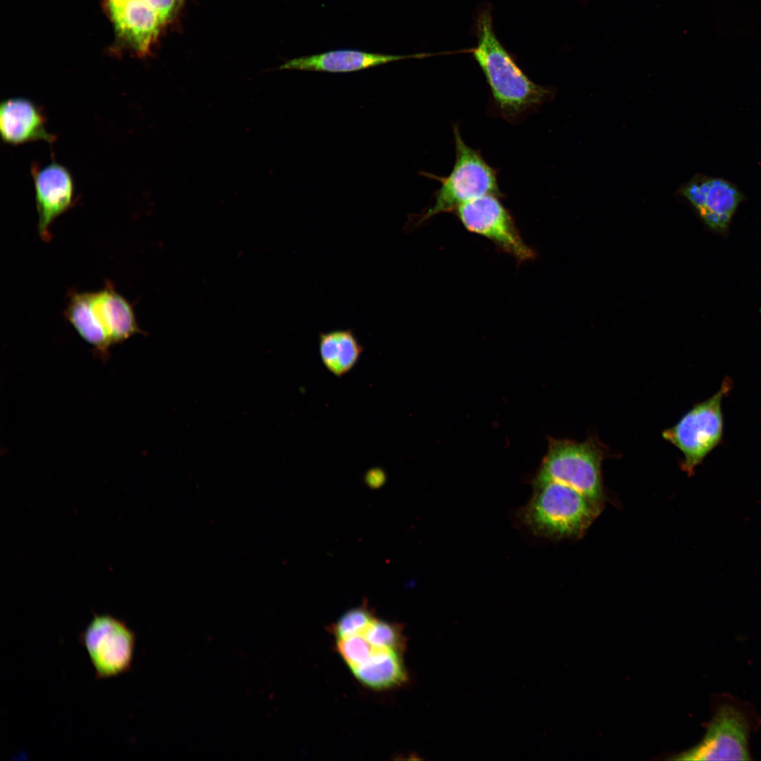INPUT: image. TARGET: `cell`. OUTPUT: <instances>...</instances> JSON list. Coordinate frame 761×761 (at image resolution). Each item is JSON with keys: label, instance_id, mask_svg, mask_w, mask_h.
I'll return each mask as SVG.
<instances>
[{"label": "cell", "instance_id": "obj_18", "mask_svg": "<svg viewBox=\"0 0 761 761\" xmlns=\"http://www.w3.org/2000/svg\"><path fill=\"white\" fill-rule=\"evenodd\" d=\"M360 634L376 648L402 653L406 648L405 637L400 626L384 620L375 618Z\"/></svg>", "mask_w": 761, "mask_h": 761}, {"label": "cell", "instance_id": "obj_4", "mask_svg": "<svg viewBox=\"0 0 761 761\" xmlns=\"http://www.w3.org/2000/svg\"><path fill=\"white\" fill-rule=\"evenodd\" d=\"M602 459V450L592 438L581 443L552 439L536 485L550 481L564 483L605 504Z\"/></svg>", "mask_w": 761, "mask_h": 761}, {"label": "cell", "instance_id": "obj_13", "mask_svg": "<svg viewBox=\"0 0 761 761\" xmlns=\"http://www.w3.org/2000/svg\"><path fill=\"white\" fill-rule=\"evenodd\" d=\"M111 16L119 35L139 54H147L162 25L157 13L144 0H128Z\"/></svg>", "mask_w": 761, "mask_h": 761}, {"label": "cell", "instance_id": "obj_11", "mask_svg": "<svg viewBox=\"0 0 761 761\" xmlns=\"http://www.w3.org/2000/svg\"><path fill=\"white\" fill-rule=\"evenodd\" d=\"M0 132L3 142L13 145L37 140L52 143L56 140V136L47 130L46 119L39 108L23 97L1 101Z\"/></svg>", "mask_w": 761, "mask_h": 761}, {"label": "cell", "instance_id": "obj_23", "mask_svg": "<svg viewBox=\"0 0 761 761\" xmlns=\"http://www.w3.org/2000/svg\"><path fill=\"white\" fill-rule=\"evenodd\" d=\"M128 0H106L110 14L120 9Z\"/></svg>", "mask_w": 761, "mask_h": 761}, {"label": "cell", "instance_id": "obj_6", "mask_svg": "<svg viewBox=\"0 0 761 761\" xmlns=\"http://www.w3.org/2000/svg\"><path fill=\"white\" fill-rule=\"evenodd\" d=\"M78 638L97 679L111 678L130 670L136 635L124 621L110 614H94Z\"/></svg>", "mask_w": 761, "mask_h": 761}, {"label": "cell", "instance_id": "obj_17", "mask_svg": "<svg viewBox=\"0 0 761 761\" xmlns=\"http://www.w3.org/2000/svg\"><path fill=\"white\" fill-rule=\"evenodd\" d=\"M318 350L327 370L341 377L356 365L363 347L352 330L336 329L319 334Z\"/></svg>", "mask_w": 761, "mask_h": 761}, {"label": "cell", "instance_id": "obj_5", "mask_svg": "<svg viewBox=\"0 0 761 761\" xmlns=\"http://www.w3.org/2000/svg\"><path fill=\"white\" fill-rule=\"evenodd\" d=\"M730 385L726 379L715 394L695 405L674 426L662 433L664 439L682 452L681 468L688 475L721 441L722 402Z\"/></svg>", "mask_w": 761, "mask_h": 761}, {"label": "cell", "instance_id": "obj_21", "mask_svg": "<svg viewBox=\"0 0 761 761\" xmlns=\"http://www.w3.org/2000/svg\"><path fill=\"white\" fill-rule=\"evenodd\" d=\"M157 13L161 25L170 20L183 0H144Z\"/></svg>", "mask_w": 761, "mask_h": 761}, {"label": "cell", "instance_id": "obj_22", "mask_svg": "<svg viewBox=\"0 0 761 761\" xmlns=\"http://www.w3.org/2000/svg\"><path fill=\"white\" fill-rule=\"evenodd\" d=\"M385 480V475L383 470L380 469H372L369 470L365 476V481L367 485L372 488H377L384 483Z\"/></svg>", "mask_w": 761, "mask_h": 761}, {"label": "cell", "instance_id": "obj_20", "mask_svg": "<svg viewBox=\"0 0 761 761\" xmlns=\"http://www.w3.org/2000/svg\"><path fill=\"white\" fill-rule=\"evenodd\" d=\"M375 618L372 612L366 607L350 609L334 624L333 633L337 639L360 634Z\"/></svg>", "mask_w": 761, "mask_h": 761}, {"label": "cell", "instance_id": "obj_7", "mask_svg": "<svg viewBox=\"0 0 761 761\" xmlns=\"http://www.w3.org/2000/svg\"><path fill=\"white\" fill-rule=\"evenodd\" d=\"M495 194H486L460 205L454 212L469 232L484 237L519 262L535 258L511 214Z\"/></svg>", "mask_w": 761, "mask_h": 761}, {"label": "cell", "instance_id": "obj_10", "mask_svg": "<svg viewBox=\"0 0 761 761\" xmlns=\"http://www.w3.org/2000/svg\"><path fill=\"white\" fill-rule=\"evenodd\" d=\"M35 202L38 214V233L45 242L51 240L54 221L73 205L74 182L69 171L58 163L41 168H32Z\"/></svg>", "mask_w": 761, "mask_h": 761}, {"label": "cell", "instance_id": "obj_2", "mask_svg": "<svg viewBox=\"0 0 761 761\" xmlns=\"http://www.w3.org/2000/svg\"><path fill=\"white\" fill-rule=\"evenodd\" d=\"M536 495L524 510L526 521L555 538H579L602 512L604 505L579 490L559 482L536 484Z\"/></svg>", "mask_w": 761, "mask_h": 761}, {"label": "cell", "instance_id": "obj_1", "mask_svg": "<svg viewBox=\"0 0 761 761\" xmlns=\"http://www.w3.org/2000/svg\"><path fill=\"white\" fill-rule=\"evenodd\" d=\"M476 32L477 44L471 52L485 76L493 104L503 118L516 121L550 97L551 90L533 82L498 40L489 8L479 13Z\"/></svg>", "mask_w": 761, "mask_h": 761}, {"label": "cell", "instance_id": "obj_9", "mask_svg": "<svg viewBox=\"0 0 761 761\" xmlns=\"http://www.w3.org/2000/svg\"><path fill=\"white\" fill-rule=\"evenodd\" d=\"M682 196L711 231L726 235L744 194L723 178L697 175L681 189Z\"/></svg>", "mask_w": 761, "mask_h": 761}, {"label": "cell", "instance_id": "obj_14", "mask_svg": "<svg viewBox=\"0 0 761 761\" xmlns=\"http://www.w3.org/2000/svg\"><path fill=\"white\" fill-rule=\"evenodd\" d=\"M92 300L99 320L113 344L122 343L137 333H142L132 305L109 283L92 292Z\"/></svg>", "mask_w": 761, "mask_h": 761}, {"label": "cell", "instance_id": "obj_16", "mask_svg": "<svg viewBox=\"0 0 761 761\" xmlns=\"http://www.w3.org/2000/svg\"><path fill=\"white\" fill-rule=\"evenodd\" d=\"M363 685L375 690H386L407 682L409 676L402 653L381 649L364 664L350 669Z\"/></svg>", "mask_w": 761, "mask_h": 761}, {"label": "cell", "instance_id": "obj_19", "mask_svg": "<svg viewBox=\"0 0 761 761\" xmlns=\"http://www.w3.org/2000/svg\"><path fill=\"white\" fill-rule=\"evenodd\" d=\"M337 648L349 669L364 664L381 649L371 645L361 634L337 639Z\"/></svg>", "mask_w": 761, "mask_h": 761}, {"label": "cell", "instance_id": "obj_12", "mask_svg": "<svg viewBox=\"0 0 761 761\" xmlns=\"http://www.w3.org/2000/svg\"><path fill=\"white\" fill-rule=\"evenodd\" d=\"M427 54L392 55L369 53L355 49H338L319 54L302 56L286 61L278 68L347 73L357 71L381 64L410 58H422Z\"/></svg>", "mask_w": 761, "mask_h": 761}, {"label": "cell", "instance_id": "obj_15", "mask_svg": "<svg viewBox=\"0 0 761 761\" xmlns=\"http://www.w3.org/2000/svg\"><path fill=\"white\" fill-rule=\"evenodd\" d=\"M65 316L80 337L92 347L96 355L106 360L113 344L96 314L92 293H72Z\"/></svg>", "mask_w": 761, "mask_h": 761}, {"label": "cell", "instance_id": "obj_3", "mask_svg": "<svg viewBox=\"0 0 761 761\" xmlns=\"http://www.w3.org/2000/svg\"><path fill=\"white\" fill-rule=\"evenodd\" d=\"M455 161L450 173L445 178L424 173L439 180L440 187L435 194L433 204L419 219V223L440 214L454 211L460 205L486 194L500 196L497 172L477 150L462 139L457 125L453 126Z\"/></svg>", "mask_w": 761, "mask_h": 761}, {"label": "cell", "instance_id": "obj_8", "mask_svg": "<svg viewBox=\"0 0 761 761\" xmlns=\"http://www.w3.org/2000/svg\"><path fill=\"white\" fill-rule=\"evenodd\" d=\"M748 724L743 713L729 704L720 705L703 739L678 755V760H749Z\"/></svg>", "mask_w": 761, "mask_h": 761}]
</instances>
